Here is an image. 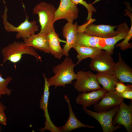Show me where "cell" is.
<instances>
[{"mask_svg":"<svg viewBox=\"0 0 132 132\" xmlns=\"http://www.w3.org/2000/svg\"><path fill=\"white\" fill-rule=\"evenodd\" d=\"M76 64L71 58L66 57L63 62L53 68L54 75L48 79L50 87L54 86L55 88L59 86L64 87L66 84H73L72 81L77 78L74 71Z\"/></svg>","mask_w":132,"mask_h":132,"instance_id":"1","label":"cell"},{"mask_svg":"<svg viewBox=\"0 0 132 132\" xmlns=\"http://www.w3.org/2000/svg\"><path fill=\"white\" fill-rule=\"evenodd\" d=\"M3 63L9 61L15 64L21 60L24 54L31 55L34 57L37 61L42 62L41 58L35 49L25 45L24 42L14 41L9 44L2 50Z\"/></svg>","mask_w":132,"mask_h":132,"instance_id":"2","label":"cell"},{"mask_svg":"<svg viewBox=\"0 0 132 132\" xmlns=\"http://www.w3.org/2000/svg\"><path fill=\"white\" fill-rule=\"evenodd\" d=\"M5 8L2 16V23L5 30L7 32H16V37L17 39L22 38L23 39L26 38L31 35L35 34L39 30V26L37 21L33 20H29V17L27 15L25 10L26 18L24 21L17 26H15L11 24L8 21V9L4 1H3Z\"/></svg>","mask_w":132,"mask_h":132,"instance_id":"3","label":"cell"},{"mask_svg":"<svg viewBox=\"0 0 132 132\" xmlns=\"http://www.w3.org/2000/svg\"><path fill=\"white\" fill-rule=\"evenodd\" d=\"M56 9L52 4L41 2L34 7L33 13L37 14L40 26L39 33L46 35L54 30V24L55 13Z\"/></svg>","mask_w":132,"mask_h":132,"instance_id":"4","label":"cell"},{"mask_svg":"<svg viewBox=\"0 0 132 132\" xmlns=\"http://www.w3.org/2000/svg\"><path fill=\"white\" fill-rule=\"evenodd\" d=\"M120 40V37L117 35L105 38L91 36L82 32L79 34L77 42L80 45L96 47L105 50L112 55L116 44Z\"/></svg>","mask_w":132,"mask_h":132,"instance_id":"5","label":"cell"},{"mask_svg":"<svg viewBox=\"0 0 132 132\" xmlns=\"http://www.w3.org/2000/svg\"><path fill=\"white\" fill-rule=\"evenodd\" d=\"M112 55L104 50L96 56L91 59L89 67L97 74L113 75L115 63L112 57Z\"/></svg>","mask_w":132,"mask_h":132,"instance_id":"6","label":"cell"},{"mask_svg":"<svg viewBox=\"0 0 132 132\" xmlns=\"http://www.w3.org/2000/svg\"><path fill=\"white\" fill-rule=\"evenodd\" d=\"M119 107H115L107 111L94 112L83 107L84 112L88 115L93 117L100 124L103 132H112L121 127L118 125L114 126L113 123L114 116Z\"/></svg>","mask_w":132,"mask_h":132,"instance_id":"7","label":"cell"},{"mask_svg":"<svg viewBox=\"0 0 132 132\" xmlns=\"http://www.w3.org/2000/svg\"><path fill=\"white\" fill-rule=\"evenodd\" d=\"M94 21L92 19L85 24L78 26V32H83L91 36L105 38L114 36L118 33L117 29V31L114 30L118 26L95 25L92 23Z\"/></svg>","mask_w":132,"mask_h":132,"instance_id":"8","label":"cell"},{"mask_svg":"<svg viewBox=\"0 0 132 132\" xmlns=\"http://www.w3.org/2000/svg\"><path fill=\"white\" fill-rule=\"evenodd\" d=\"M74 86L78 92H86L102 88L98 83L96 74L90 71L77 72Z\"/></svg>","mask_w":132,"mask_h":132,"instance_id":"9","label":"cell"},{"mask_svg":"<svg viewBox=\"0 0 132 132\" xmlns=\"http://www.w3.org/2000/svg\"><path fill=\"white\" fill-rule=\"evenodd\" d=\"M79 12L77 4L71 0H60L59 5L55 11L54 22L65 19L68 22L73 23L78 18Z\"/></svg>","mask_w":132,"mask_h":132,"instance_id":"10","label":"cell"},{"mask_svg":"<svg viewBox=\"0 0 132 132\" xmlns=\"http://www.w3.org/2000/svg\"><path fill=\"white\" fill-rule=\"evenodd\" d=\"M44 79V93L42 96L40 101V108L44 112V116L46 119L44 127L39 129V131L43 132L46 130L52 132H60L59 127L55 126L52 122L50 118L48 111V103L50 94L49 87L48 79L45 73L43 74Z\"/></svg>","mask_w":132,"mask_h":132,"instance_id":"11","label":"cell"},{"mask_svg":"<svg viewBox=\"0 0 132 132\" xmlns=\"http://www.w3.org/2000/svg\"><path fill=\"white\" fill-rule=\"evenodd\" d=\"M113 125H122L128 132L132 131V105L122 102L115 113L113 120Z\"/></svg>","mask_w":132,"mask_h":132,"instance_id":"12","label":"cell"},{"mask_svg":"<svg viewBox=\"0 0 132 132\" xmlns=\"http://www.w3.org/2000/svg\"><path fill=\"white\" fill-rule=\"evenodd\" d=\"M124 99L115 91H107L101 100L94 105V109L97 112L108 111L119 106Z\"/></svg>","mask_w":132,"mask_h":132,"instance_id":"13","label":"cell"},{"mask_svg":"<svg viewBox=\"0 0 132 132\" xmlns=\"http://www.w3.org/2000/svg\"><path fill=\"white\" fill-rule=\"evenodd\" d=\"M78 26L77 22L74 24L68 22L62 29V35L66 39V44L63 47V55L69 56V52L75 43L77 33Z\"/></svg>","mask_w":132,"mask_h":132,"instance_id":"14","label":"cell"},{"mask_svg":"<svg viewBox=\"0 0 132 132\" xmlns=\"http://www.w3.org/2000/svg\"><path fill=\"white\" fill-rule=\"evenodd\" d=\"M119 59L115 63L113 75L120 82L132 83V69L123 59L120 53Z\"/></svg>","mask_w":132,"mask_h":132,"instance_id":"15","label":"cell"},{"mask_svg":"<svg viewBox=\"0 0 132 132\" xmlns=\"http://www.w3.org/2000/svg\"><path fill=\"white\" fill-rule=\"evenodd\" d=\"M107 92L102 88L88 93H80L76 99V103L81 104L83 107H90L96 104Z\"/></svg>","mask_w":132,"mask_h":132,"instance_id":"16","label":"cell"},{"mask_svg":"<svg viewBox=\"0 0 132 132\" xmlns=\"http://www.w3.org/2000/svg\"><path fill=\"white\" fill-rule=\"evenodd\" d=\"M23 40L25 45L45 53H50L46 34L39 33Z\"/></svg>","mask_w":132,"mask_h":132,"instance_id":"17","label":"cell"},{"mask_svg":"<svg viewBox=\"0 0 132 132\" xmlns=\"http://www.w3.org/2000/svg\"><path fill=\"white\" fill-rule=\"evenodd\" d=\"M64 98L68 104L69 116L66 123L62 126L60 127V132H69L73 130L80 128H94L93 126L86 125L81 122L76 117L73 112L70 101L67 95H65Z\"/></svg>","mask_w":132,"mask_h":132,"instance_id":"18","label":"cell"},{"mask_svg":"<svg viewBox=\"0 0 132 132\" xmlns=\"http://www.w3.org/2000/svg\"><path fill=\"white\" fill-rule=\"evenodd\" d=\"M47 36L50 53L55 58L60 59L63 55V50L60 45L58 34L54 29Z\"/></svg>","mask_w":132,"mask_h":132,"instance_id":"19","label":"cell"},{"mask_svg":"<svg viewBox=\"0 0 132 132\" xmlns=\"http://www.w3.org/2000/svg\"><path fill=\"white\" fill-rule=\"evenodd\" d=\"M77 52L78 64L88 58L92 59L98 55L102 50L96 47L83 46L75 44L73 48Z\"/></svg>","mask_w":132,"mask_h":132,"instance_id":"20","label":"cell"},{"mask_svg":"<svg viewBox=\"0 0 132 132\" xmlns=\"http://www.w3.org/2000/svg\"><path fill=\"white\" fill-rule=\"evenodd\" d=\"M97 81L107 91H114L118 80L113 75L96 74Z\"/></svg>","mask_w":132,"mask_h":132,"instance_id":"21","label":"cell"},{"mask_svg":"<svg viewBox=\"0 0 132 132\" xmlns=\"http://www.w3.org/2000/svg\"><path fill=\"white\" fill-rule=\"evenodd\" d=\"M12 79V78L10 76L4 78L0 74V98L2 95H10L12 90L8 88V86Z\"/></svg>","mask_w":132,"mask_h":132,"instance_id":"22","label":"cell"},{"mask_svg":"<svg viewBox=\"0 0 132 132\" xmlns=\"http://www.w3.org/2000/svg\"><path fill=\"white\" fill-rule=\"evenodd\" d=\"M128 15L130 17L131 21L130 28H129L128 33L123 41L115 46L116 47H119L121 50L122 51H125L132 47V43H129V41L132 37V15L131 16H130L128 14Z\"/></svg>","mask_w":132,"mask_h":132,"instance_id":"23","label":"cell"},{"mask_svg":"<svg viewBox=\"0 0 132 132\" xmlns=\"http://www.w3.org/2000/svg\"><path fill=\"white\" fill-rule=\"evenodd\" d=\"M74 3L77 4H81L84 6L87 9L88 12V15L87 20H89L92 18L91 17L93 13L96 12V10L95 8L93 6V4L88 3L85 1L83 0H71Z\"/></svg>","mask_w":132,"mask_h":132,"instance_id":"24","label":"cell"},{"mask_svg":"<svg viewBox=\"0 0 132 132\" xmlns=\"http://www.w3.org/2000/svg\"><path fill=\"white\" fill-rule=\"evenodd\" d=\"M130 90H132V85H125L123 83L119 81L116 84L115 91L117 93L120 94Z\"/></svg>","mask_w":132,"mask_h":132,"instance_id":"25","label":"cell"},{"mask_svg":"<svg viewBox=\"0 0 132 132\" xmlns=\"http://www.w3.org/2000/svg\"><path fill=\"white\" fill-rule=\"evenodd\" d=\"M119 94L121 97L124 99L125 98L132 100V90H126Z\"/></svg>","mask_w":132,"mask_h":132,"instance_id":"26","label":"cell"},{"mask_svg":"<svg viewBox=\"0 0 132 132\" xmlns=\"http://www.w3.org/2000/svg\"><path fill=\"white\" fill-rule=\"evenodd\" d=\"M7 119L6 114L3 111L0 112V123L3 125H6Z\"/></svg>","mask_w":132,"mask_h":132,"instance_id":"27","label":"cell"},{"mask_svg":"<svg viewBox=\"0 0 132 132\" xmlns=\"http://www.w3.org/2000/svg\"><path fill=\"white\" fill-rule=\"evenodd\" d=\"M6 108V107L0 101V112L4 111Z\"/></svg>","mask_w":132,"mask_h":132,"instance_id":"28","label":"cell"},{"mask_svg":"<svg viewBox=\"0 0 132 132\" xmlns=\"http://www.w3.org/2000/svg\"></svg>","mask_w":132,"mask_h":132,"instance_id":"29","label":"cell"}]
</instances>
